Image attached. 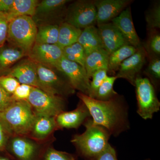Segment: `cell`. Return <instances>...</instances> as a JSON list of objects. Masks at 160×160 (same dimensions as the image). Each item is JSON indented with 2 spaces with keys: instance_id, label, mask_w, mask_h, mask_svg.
<instances>
[{
  "instance_id": "cell-1",
  "label": "cell",
  "mask_w": 160,
  "mask_h": 160,
  "mask_svg": "<svg viewBox=\"0 0 160 160\" xmlns=\"http://www.w3.org/2000/svg\"><path fill=\"white\" fill-rule=\"evenodd\" d=\"M77 96L88 108L92 123L104 127L110 134L117 135L128 127L126 112L117 97L102 101L80 92Z\"/></svg>"
},
{
  "instance_id": "cell-2",
  "label": "cell",
  "mask_w": 160,
  "mask_h": 160,
  "mask_svg": "<svg viewBox=\"0 0 160 160\" xmlns=\"http://www.w3.org/2000/svg\"><path fill=\"white\" fill-rule=\"evenodd\" d=\"M36 114L28 101H14L0 112V120L11 136H29Z\"/></svg>"
},
{
  "instance_id": "cell-3",
  "label": "cell",
  "mask_w": 160,
  "mask_h": 160,
  "mask_svg": "<svg viewBox=\"0 0 160 160\" xmlns=\"http://www.w3.org/2000/svg\"><path fill=\"white\" fill-rule=\"evenodd\" d=\"M86 130L81 134L73 136L71 142L85 156L95 158L101 154L109 146L110 133L102 126L92 123L88 118L84 123Z\"/></svg>"
},
{
  "instance_id": "cell-4",
  "label": "cell",
  "mask_w": 160,
  "mask_h": 160,
  "mask_svg": "<svg viewBox=\"0 0 160 160\" xmlns=\"http://www.w3.org/2000/svg\"><path fill=\"white\" fill-rule=\"evenodd\" d=\"M37 73L38 89L63 98L74 93L66 75L53 66L37 63Z\"/></svg>"
},
{
  "instance_id": "cell-5",
  "label": "cell",
  "mask_w": 160,
  "mask_h": 160,
  "mask_svg": "<svg viewBox=\"0 0 160 160\" xmlns=\"http://www.w3.org/2000/svg\"><path fill=\"white\" fill-rule=\"evenodd\" d=\"M37 31L36 23L32 17H18L9 22L7 40L28 54L35 42Z\"/></svg>"
},
{
  "instance_id": "cell-6",
  "label": "cell",
  "mask_w": 160,
  "mask_h": 160,
  "mask_svg": "<svg viewBox=\"0 0 160 160\" xmlns=\"http://www.w3.org/2000/svg\"><path fill=\"white\" fill-rule=\"evenodd\" d=\"M134 86L138 114L145 120L152 118L153 114L158 112L160 108V102L156 94L154 86L148 78L140 76L136 79Z\"/></svg>"
},
{
  "instance_id": "cell-7",
  "label": "cell",
  "mask_w": 160,
  "mask_h": 160,
  "mask_svg": "<svg viewBox=\"0 0 160 160\" xmlns=\"http://www.w3.org/2000/svg\"><path fill=\"white\" fill-rule=\"evenodd\" d=\"M37 115L56 116L65 111L64 98L33 87L28 100Z\"/></svg>"
},
{
  "instance_id": "cell-8",
  "label": "cell",
  "mask_w": 160,
  "mask_h": 160,
  "mask_svg": "<svg viewBox=\"0 0 160 160\" xmlns=\"http://www.w3.org/2000/svg\"><path fill=\"white\" fill-rule=\"evenodd\" d=\"M82 30L97 24V11L94 1H76L66 10L65 22Z\"/></svg>"
},
{
  "instance_id": "cell-9",
  "label": "cell",
  "mask_w": 160,
  "mask_h": 160,
  "mask_svg": "<svg viewBox=\"0 0 160 160\" xmlns=\"http://www.w3.org/2000/svg\"><path fill=\"white\" fill-rule=\"evenodd\" d=\"M52 66L66 75L75 90L88 96L90 89V79L84 67L79 64L62 58Z\"/></svg>"
},
{
  "instance_id": "cell-10",
  "label": "cell",
  "mask_w": 160,
  "mask_h": 160,
  "mask_svg": "<svg viewBox=\"0 0 160 160\" xmlns=\"http://www.w3.org/2000/svg\"><path fill=\"white\" fill-rule=\"evenodd\" d=\"M147 55L142 46L137 48L134 54L125 60L120 65L117 78H123L134 86L136 79L146 64Z\"/></svg>"
},
{
  "instance_id": "cell-11",
  "label": "cell",
  "mask_w": 160,
  "mask_h": 160,
  "mask_svg": "<svg viewBox=\"0 0 160 160\" xmlns=\"http://www.w3.org/2000/svg\"><path fill=\"white\" fill-rule=\"evenodd\" d=\"M133 2L131 0H96L97 25L109 22Z\"/></svg>"
},
{
  "instance_id": "cell-12",
  "label": "cell",
  "mask_w": 160,
  "mask_h": 160,
  "mask_svg": "<svg viewBox=\"0 0 160 160\" xmlns=\"http://www.w3.org/2000/svg\"><path fill=\"white\" fill-rule=\"evenodd\" d=\"M28 55L36 63L52 66L63 57V49L57 44L35 43Z\"/></svg>"
},
{
  "instance_id": "cell-13",
  "label": "cell",
  "mask_w": 160,
  "mask_h": 160,
  "mask_svg": "<svg viewBox=\"0 0 160 160\" xmlns=\"http://www.w3.org/2000/svg\"><path fill=\"white\" fill-rule=\"evenodd\" d=\"M6 75L11 76L20 84L39 88L37 63L31 59L23 60L12 66Z\"/></svg>"
},
{
  "instance_id": "cell-14",
  "label": "cell",
  "mask_w": 160,
  "mask_h": 160,
  "mask_svg": "<svg viewBox=\"0 0 160 160\" xmlns=\"http://www.w3.org/2000/svg\"><path fill=\"white\" fill-rule=\"evenodd\" d=\"M129 45L138 48L142 43L135 29L130 7H128L111 21Z\"/></svg>"
},
{
  "instance_id": "cell-15",
  "label": "cell",
  "mask_w": 160,
  "mask_h": 160,
  "mask_svg": "<svg viewBox=\"0 0 160 160\" xmlns=\"http://www.w3.org/2000/svg\"><path fill=\"white\" fill-rule=\"evenodd\" d=\"M90 117L88 108L80 101L76 109L71 111L62 112L55 117V121L58 129H77Z\"/></svg>"
},
{
  "instance_id": "cell-16",
  "label": "cell",
  "mask_w": 160,
  "mask_h": 160,
  "mask_svg": "<svg viewBox=\"0 0 160 160\" xmlns=\"http://www.w3.org/2000/svg\"><path fill=\"white\" fill-rule=\"evenodd\" d=\"M7 146L19 160H33L38 150V145L35 141L27 136H12Z\"/></svg>"
},
{
  "instance_id": "cell-17",
  "label": "cell",
  "mask_w": 160,
  "mask_h": 160,
  "mask_svg": "<svg viewBox=\"0 0 160 160\" xmlns=\"http://www.w3.org/2000/svg\"><path fill=\"white\" fill-rule=\"evenodd\" d=\"M104 49L111 54L125 45H129L119 30L112 22L98 25Z\"/></svg>"
},
{
  "instance_id": "cell-18",
  "label": "cell",
  "mask_w": 160,
  "mask_h": 160,
  "mask_svg": "<svg viewBox=\"0 0 160 160\" xmlns=\"http://www.w3.org/2000/svg\"><path fill=\"white\" fill-rule=\"evenodd\" d=\"M58 129L55 117L49 116L37 115L28 137L36 141H43Z\"/></svg>"
},
{
  "instance_id": "cell-19",
  "label": "cell",
  "mask_w": 160,
  "mask_h": 160,
  "mask_svg": "<svg viewBox=\"0 0 160 160\" xmlns=\"http://www.w3.org/2000/svg\"><path fill=\"white\" fill-rule=\"evenodd\" d=\"M78 42L82 46L86 57L98 49H104L97 27L89 26L82 30Z\"/></svg>"
},
{
  "instance_id": "cell-20",
  "label": "cell",
  "mask_w": 160,
  "mask_h": 160,
  "mask_svg": "<svg viewBox=\"0 0 160 160\" xmlns=\"http://www.w3.org/2000/svg\"><path fill=\"white\" fill-rule=\"evenodd\" d=\"M26 53L16 46H5L0 48V76L6 75L18 61Z\"/></svg>"
},
{
  "instance_id": "cell-21",
  "label": "cell",
  "mask_w": 160,
  "mask_h": 160,
  "mask_svg": "<svg viewBox=\"0 0 160 160\" xmlns=\"http://www.w3.org/2000/svg\"><path fill=\"white\" fill-rule=\"evenodd\" d=\"M109 53L104 49H98L86 57L85 68L89 78L92 73L100 69L108 70Z\"/></svg>"
},
{
  "instance_id": "cell-22",
  "label": "cell",
  "mask_w": 160,
  "mask_h": 160,
  "mask_svg": "<svg viewBox=\"0 0 160 160\" xmlns=\"http://www.w3.org/2000/svg\"><path fill=\"white\" fill-rule=\"evenodd\" d=\"M38 3L37 0H13L11 9L6 13L9 22L18 17H33Z\"/></svg>"
},
{
  "instance_id": "cell-23",
  "label": "cell",
  "mask_w": 160,
  "mask_h": 160,
  "mask_svg": "<svg viewBox=\"0 0 160 160\" xmlns=\"http://www.w3.org/2000/svg\"><path fill=\"white\" fill-rule=\"evenodd\" d=\"M82 29L64 22L59 26L57 45L62 49L78 42Z\"/></svg>"
},
{
  "instance_id": "cell-24",
  "label": "cell",
  "mask_w": 160,
  "mask_h": 160,
  "mask_svg": "<svg viewBox=\"0 0 160 160\" xmlns=\"http://www.w3.org/2000/svg\"><path fill=\"white\" fill-rule=\"evenodd\" d=\"M137 48L129 45H125L117 49L109 55L108 72L118 71L122 63L134 54Z\"/></svg>"
},
{
  "instance_id": "cell-25",
  "label": "cell",
  "mask_w": 160,
  "mask_h": 160,
  "mask_svg": "<svg viewBox=\"0 0 160 160\" xmlns=\"http://www.w3.org/2000/svg\"><path fill=\"white\" fill-rule=\"evenodd\" d=\"M69 2V0H43L38 3L33 17L43 18L54 14L62 11Z\"/></svg>"
},
{
  "instance_id": "cell-26",
  "label": "cell",
  "mask_w": 160,
  "mask_h": 160,
  "mask_svg": "<svg viewBox=\"0 0 160 160\" xmlns=\"http://www.w3.org/2000/svg\"><path fill=\"white\" fill-rule=\"evenodd\" d=\"M59 26L57 25H45L38 29L35 44H57L58 38Z\"/></svg>"
},
{
  "instance_id": "cell-27",
  "label": "cell",
  "mask_w": 160,
  "mask_h": 160,
  "mask_svg": "<svg viewBox=\"0 0 160 160\" xmlns=\"http://www.w3.org/2000/svg\"><path fill=\"white\" fill-rule=\"evenodd\" d=\"M115 76L106 77L97 92L94 99L99 101H107L115 98L118 94L113 89L116 80Z\"/></svg>"
},
{
  "instance_id": "cell-28",
  "label": "cell",
  "mask_w": 160,
  "mask_h": 160,
  "mask_svg": "<svg viewBox=\"0 0 160 160\" xmlns=\"http://www.w3.org/2000/svg\"><path fill=\"white\" fill-rule=\"evenodd\" d=\"M62 49L63 57L85 68L86 55L84 49L79 43H74Z\"/></svg>"
},
{
  "instance_id": "cell-29",
  "label": "cell",
  "mask_w": 160,
  "mask_h": 160,
  "mask_svg": "<svg viewBox=\"0 0 160 160\" xmlns=\"http://www.w3.org/2000/svg\"><path fill=\"white\" fill-rule=\"evenodd\" d=\"M143 47L149 59L160 58V34L158 30L149 32V37Z\"/></svg>"
},
{
  "instance_id": "cell-30",
  "label": "cell",
  "mask_w": 160,
  "mask_h": 160,
  "mask_svg": "<svg viewBox=\"0 0 160 160\" xmlns=\"http://www.w3.org/2000/svg\"><path fill=\"white\" fill-rule=\"evenodd\" d=\"M146 21L148 31L158 30L160 28V2H155L146 14Z\"/></svg>"
},
{
  "instance_id": "cell-31",
  "label": "cell",
  "mask_w": 160,
  "mask_h": 160,
  "mask_svg": "<svg viewBox=\"0 0 160 160\" xmlns=\"http://www.w3.org/2000/svg\"><path fill=\"white\" fill-rule=\"evenodd\" d=\"M144 72L153 86L158 82L160 79V58H149V64Z\"/></svg>"
},
{
  "instance_id": "cell-32",
  "label": "cell",
  "mask_w": 160,
  "mask_h": 160,
  "mask_svg": "<svg viewBox=\"0 0 160 160\" xmlns=\"http://www.w3.org/2000/svg\"><path fill=\"white\" fill-rule=\"evenodd\" d=\"M108 70L106 69H100L92 73L91 77L92 80L90 81V89L88 96L94 98L98 89L108 76Z\"/></svg>"
},
{
  "instance_id": "cell-33",
  "label": "cell",
  "mask_w": 160,
  "mask_h": 160,
  "mask_svg": "<svg viewBox=\"0 0 160 160\" xmlns=\"http://www.w3.org/2000/svg\"><path fill=\"white\" fill-rule=\"evenodd\" d=\"M20 84L18 81L11 76L6 75L0 76V86L11 95Z\"/></svg>"
},
{
  "instance_id": "cell-34",
  "label": "cell",
  "mask_w": 160,
  "mask_h": 160,
  "mask_svg": "<svg viewBox=\"0 0 160 160\" xmlns=\"http://www.w3.org/2000/svg\"><path fill=\"white\" fill-rule=\"evenodd\" d=\"M33 87L26 84H20L11 95L12 100L14 101H27Z\"/></svg>"
},
{
  "instance_id": "cell-35",
  "label": "cell",
  "mask_w": 160,
  "mask_h": 160,
  "mask_svg": "<svg viewBox=\"0 0 160 160\" xmlns=\"http://www.w3.org/2000/svg\"><path fill=\"white\" fill-rule=\"evenodd\" d=\"M43 160H75L72 155L53 148L47 149Z\"/></svg>"
},
{
  "instance_id": "cell-36",
  "label": "cell",
  "mask_w": 160,
  "mask_h": 160,
  "mask_svg": "<svg viewBox=\"0 0 160 160\" xmlns=\"http://www.w3.org/2000/svg\"><path fill=\"white\" fill-rule=\"evenodd\" d=\"M9 24L6 13L0 12V48L4 46L7 40Z\"/></svg>"
},
{
  "instance_id": "cell-37",
  "label": "cell",
  "mask_w": 160,
  "mask_h": 160,
  "mask_svg": "<svg viewBox=\"0 0 160 160\" xmlns=\"http://www.w3.org/2000/svg\"><path fill=\"white\" fill-rule=\"evenodd\" d=\"M93 160H118L116 152L113 147L109 144L106 150Z\"/></svg>"
},
{
  "instance_id": "cell-38",
  "label": "cell",
  "mask_w": 160,
  "mask_h": 160,
  "mask_svg": "<svg viewBox=\"0 0 160 160\" xmlns=\"http://www.w3.org/2000/svg\"><path fill=\"white\" fill-rule=\"evenodd\" d=\"M13 102L11 95L7 93L0 86V112L6 109Z\"/></svg>"
},
{
  "instance_id": "cell-39",
  "label": "cell",
  "mask_w": 160,
  "mask_h": 160,
  "mask_svg": "<svg viewBox=\"0 0 160 160\" xmlns=\"http://www.w3.org/2000/svg\"><path fill=\"white\" fill-rule=\"evenodd\" d=\"M11 137L0 120V151L6 149L9 138Z\"/></svg>"
},
{
  "instance_id": "cell-40",
  "label": "cell",
  "mask_w": 160,
  "mask_h": 160,
  "mask_svg": "<svg viewBox=\"0 0 160 160\" xmlns=\"http://www.w3.org/2000/svg\"><path fill=\"white\" fill-rule=\"evenodd\" d=\"M13 0H0V12H6L11 9Z\"/></svg>"
},
{
  "instance_id": "cell-41",
  "label": "cell",
  "mask_w": 160,
  "mask_h": 160,
  "mask_svg": "<svg viewBox=\"0 0 160 160\" xmlns=\"http://www.w3.org/2000/svg\"><path fill=\"white\" fill-rule=\"evenodd\" d=\"M0 160H9L8 159L6 158L2 157H0Z\"/></svg>"
}]
</instances>
